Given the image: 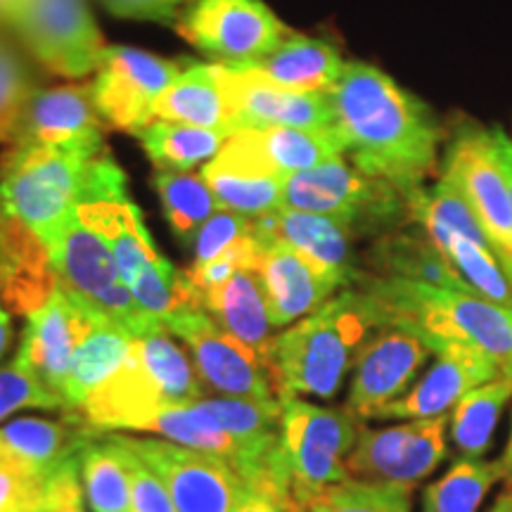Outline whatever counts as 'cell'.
Returning <instances> with one entry per match:
<instances>
[{
  "instance_id": "cell-27",
  "label": "cell",
  "mask_w": 512,
  "mask_h": 512,
  "mask_svg": "<svg viewBox=\"0 0 512 512\" xmlns=\"http://www.w3.org/2000/svg\"><path fill=\"white\" fill-rule=\"evenodd\" d=\"M155 119L176 121V124L200 126L235 136L242 124L223 93L214 74V64H190L181 76L166 88L155 107Z\"/></svg>"
},
{
  "instance_id": "cell-8",
  "label": "cell",
  "mask_w": 512,
  "mask_h": 512,
  "mask_svg": "<svg viewBox=\"0 0 512 512\" xmlns=\"http://www.w3.org/2000/svg\"><path fill=\"white\" fill-rule=\"evenodd\" d=\"M46 249L57 275V287L126 328L133 337L164 325L140 309L121 278L110 247L91 228L83 226L76 211Z\"/></svg>"
},
{
  "instance_id": "cell-50",
  "label": "cell",
  "mask_w": 512,
  "mask_h": 512,
  "mask_svg": "<svg viewBox=\"0 0 512 512\" xmlns=\"http://www.w3.org/2000/svg\"><path fill=\"white\" fill-rule=\"evenodd\" d=\"M503 157H505V174H508L510 197H512V140H510V138H505V145H503Z\"/></svg>"
},
{
  "instance_id": "cell-4",
  "label": "cell",
  "mask_w": 512,
  "mask_h": 512,
  "mask_svg": "<svg viewBox=\"0 0 512 512\" xmlns=\"http://www.w3.org/2000/svg\"><path fill=\"white\" fill-rule=\"evenodd\" d=\"M373 330L377 323L363 292L344 287L337 297L275 337L271 361L275 396L280 401L297 396L332 399Z\"/></svg>"
},
{
  "instance_id": "cell-3",
  "label": "cell",
  "mask_w": 512,
  "mask_h": 512,
  "mask_svg": "<svg viewBox=\"0 0 512 512\" xmlns=\"http://www.w3.org/2000/svg\"><path fill=\"white\" fill-rule=\"evenodd\" d=\"M76 216L110 247L140 309L157 320L183 309L178 271L157 252L138 204L128 195L124 171L107 150L88 166Z\"/></svg>"
},
{
  "instance_id": "cell-35",
  "label": "cell",
  "mask_w": 512,
  "mask_h": 512,
  "mask_svg": "<svg viewBox=\"0 0 512 512\" xmlns=\"http://www.w3.org/2000/svg\"><path fill=\"white\" fill-rule=\"evenodd\" d=\"M133 347H136L147 373L162 389L169 406H188V403L202 399L204 384L200 382L195 363L178 347L174 335L164 325L133 339Z\"/></svg>"
},
{
  "instance_id": "cell-41",
  "label": "cell",
  "mask_w": 512,
  "mask_h": 512,
  "mask_svg": "<svg viewBox=\"0 0 512 512\" xmlns=\"http://www.w3.org/2000/svg\"><path fill=\"white\" fill-rule=\"evenodd\" d=\"M29 408L64 411V401L38 380L22 358L15 356V361L0 366V420Z\"/></svg>"
},
{
  "instance_id": "cell-28",
  "label": "cell",
  "mask_w": 512,
  "mask_h": 512,
  "mask_svg": "<svg viewBox=\"0 0 512 512\" xmlns=\"http://www.w3.org/2000/svg\"><path fill=\"white\" fill-rule=\"evenodd\" d=\"M245 64L290 91L325 95L337 86L347 67L335 46L306 36L285 38L273 53Z\"/></svg>"
},
{
  "instance_id": "cell-48",
  "label": "cell",
  "mask_w": 512,
  "mask_h": 512,
  "mask_svg": "<svg viewBox=\"0 0 512 512\" xmlns=\"http://www.w3.org/2000/svg\"><path fill=\"white\" fill-rule=\"evenodd\" d=\"M10 344H12V316L8 306H5L3 299H0V358L8 354Z\"/></svg>"
},
{
  "instance_id": "cell-20",
  "label": "cell",
  "mask_w": 512,
  "mask_h": 512,
  "mask_svg": "<svg viewBox=\"0 0 512 512\" xmlns=\"http://www.w3.org/2000/svg\"><path fill=\"white\" fill-rule=\"evenodd\" d=\"M221 155L256 174L285 178L313 169L328 159L347 157V152L337 131L261 126L242 128L235 136H230Z\"/></svg>"
},
{
  "instance_id": "cell-51",
  "label": "cell",
  "mask_w": 512,
  "mask_h": 512,
  "mask_svg": "<svg viewBox=\"0 0 512 512\" xmlns=\"http://www.w3.org/2000/svg\"><path fill=\"white\" fill-rule=\"evenodd\" d=\"M501 463H503V470H505V479H508V482H512V432H510L508 446H505V451H503Z\"/></svg>"
},
{
  "instance_id": "cell-5",
  "label": "cell",
  "mask_w": 512,
  "mask_h": 512,
  "mask_svg": "<svg viewBox=\"0 0 512 512\" xmlns=\"http://www.w3.org/2000/svg\"><path fill=\"white\" fill-rule=\"evenodd\" d=\"M98 155L81 147L10 145L0 157V207L48 247L76 211L86 171Z\"/></svg>"
},
{
  "instance_id": "cell-46",
  "label": "cell",
  "mask_w": 512,
  "mask_h": 512,
  "mask_svg": "<svg viewBox=\"0 0 512 512\" xmlns=\"http://www.w3.org/2000/svg\"><path fill=\"white\" fill-rule=\"evenodd\" d=\"M114 17L138 22L176 24L183 0H100Z\"/></svg>"
},
{
  "instance_id": "cell-25",
  "label": "cell",
  "mask_w": 512,
  "mask_h": 512,
  "mask_svg": "<svg viewBox=\"0 0 512 512\" xmlns=\"http://www.w3.org/2000/svg\"><path fill=\"white\" fill-rule=\"evenodd\" d=\"M252 223L273 238L287 242L294 249L309 256L325 271L335 273L344 285L351 287L361 271L356 268L351 238L347 226L330 219V216L311 214V211L280 207L271 214L256 216Z\"/></svg>"
},
{
  "instance_id": "cell-17",
  "label": "cell",
  "mask_w": 512,
  "mask_h": 512,
  "mask_svg": "<svg viewBox=\"0 0 512 512\" xmlns=\"http://www.w3.org/2000/svg\"><path fill=\"white\" fill-rule=\"evenodd\" d=\"M102 318V313L57 287L41 309L27 316L17 358H22L38 380L62 399V384L76 351Z\"/></svg>"
},
{
  "instance_id": "cell-13",
  "label": "cell",
  "mask_w": 512,
  "mask_h": 512,
  "mask_svg": "<svg viewBox=\"0 0 512 512\" xmlns=\"http://www.w3.org/2000/svg\"><path fill=\"white\" fill-rule=\"evenodd\" d=\"M185 41L221 62H254L273 53L290 31L261 0H195L176 19Z\"/></svg>"
},
{
  "instance_id": "cell-1",
  "label": "cell",
  "mask_w": 512,
  "mask_h": 512,
  "mask_svg": "<svg viewBox=\"0 0 512 512\" xmlns=\"http://www.w3.org/2000/svg\"><path fill=\"white\" fill-rule=\"evenodd\" d=\"M328 98L337 136L358 171L403 195L422 188L444 138L430 105L366 62H347Z\"/></svg>"
},
{
  "instance_id": "cell-11",
  "label": "cell",
  "mask_w": 512,
  "mask_h": 512,
  "mask_svg": "<svg viewBox=\"0 0 512 512\" xmlns=\"http://www.w3.org/2000/svg\"><path fill=\"white\" fill-rule=\"evenodd\" d=\"M162 323L171 335L188 344L204 389L238 399H278L271 373L259 354L223 330L202 309H181L166 316Z\"/></svg>"
},
{
  "instance_id": "cell-12",
  "label": "cell",
  "mask_w": 512,
  "mask_h": 512,
  "mask_svg": "<svg viewBox=\"0 0 512 512\" xmlns=\"http://www.w3.org/2000/svg\"><path fill=\"white\" fill-rule=\"evenodd\" d=\"M162 479L181 512H230L245 484L233 463L216 453L174 441L136 439L110 432Z\"/></svg>"
},
{
  "instance_id": "cell-24",
  "label": "cell",
  "mask_w": 512,
  "mask_h": 512,
  "mask_svg": "<svg viewBox=\"0 0 512 512\" xmlns=\"http://www.w3.org/2000/svg\"><path fill=\"white\" fill-rule=\"evenodd\" d=\"M57 275L43 242L0 207V299L29 316L53 297Z\"/></svg>"
},
{
  "instance_id": "cell-18",
  "label": "cell",
  "mask_w": 512,
  "mask_h": 512,
  "mask_svg": "<svg viewBox=\"0 0 512 512\" xmlns=\"http://www.w3.org/2000/svg\"><path fill=\"white\" fill-rule=\"evenodd\" d=\"M252 233L259 242V266L256 268L264 280L273 328L297 323L320 309L337 290L347 287L335 273L325 271L299 249L264 233L254 223Z\"/></svg>"
},
{
  "instance_id": "cell-38",
  "label": "cell",
  "mask_w": 512,
  "mask_h": 512,
  "mask_svg": "<svg viewBox=\"0 0 512 512\" xmlns=\"http://www.w3.org/2000/svg\"><path fill=\"white\" fill-rule=\"evenodd\" d=\"M498 479H505L501 460L460 458L451 470L422 494V512H477Z\"/></svg>"
},
{
  "instance_id": "cell-14",
  "label": "cell",
  "mask_w": 512,
  "mask_h": 512,
  "mask_svg": "<svg viewBox=\"0 0 512 512\" xmlns=\"http://www.w3.org/2000/svg\"><path fill=\"white\" fill-rule=\"evenodd\" d=\"M178 62L128 46H105L95 69L91 98L107 124L138 131L155 121V107L166 88L181 76Z\"/></svg>"
},
{
  "instance_id": "cell-39",
  "label": "cell",
  "mask_w": 512,
  "mask_h": 512,
  "mask_svg": "<svg viewBox=\"0 0 512 512\" xmlns=\"http://www.w3.org/2000/svg\"><path fill=\"white\" fill-rule=\"evenodd\" d=\"M408 486L370 479H347L332 486L309 512H411Z\"/></svg>"
},
{
  "instance_id": "cell-45",
  "label": "cell",
  "mask_w": 512,
  "mask_h": 512,
  "mask_svg": "<svg viewBox=\"0 0 512 512\" xmlns=\"http://www.w3.org/2000/svg\"><path fill=\"white\" fill-rule=\"evenodd\" d=\"M79 458L69 460L48 477L43 491V512H86L83 505Z\"/></svg>"
},
{
  "instance_id": "cell-9",
  "label": "cell",
  "mask_w": 512,
  "mask_h": 512,
  "mask_svg": "<svg viewBox=\"0 0 512 512\" xmlns=\"http://www.w3.org/2000/svg\"><path fill=\"white\" fill-rule=\"evenodd\" d=\"M505 131L470 124L446 147L441 176L458 185L512 280V197L505 174Z\"/></svg>"
},
{
  "instance_id": "cell-6",
  "label": "cell",
  "mask_w": 512,
  "mask_h": 512,
  "mask_svg": "<svg viewBox=\"0 0 512 512\" xmlns=\"http://www.w3.org/2000/svg\"><path fill=\"white\" fill-rule=\"evenodd\" d=\"M354 415L347 408H320L302 399L283 401V441L287 475H290V512H309L332 486L347 482V458L356 446Z\"/></svg>"
},
{
  "instance_id": "cell-15",
  "label": "cell",
  "mask_w": 512,
  "mask_h": 512,
  "mask_svg": "<svg viewBox=\"0 0 512 512\" xmlns=\"http://www.w3.org/2000/svg\"><path fill=\"white\" fill-rule=\"evenodd\" d=\"M446 427L448 415L411 420L387 430L361 427L356 446L347 456L349 472L370 482L413 489L446 458Z\"/></svg>"
},
{
  "instance_id": "cell-37",
  "label": "cell",
  "mask_w": 512,
  "mask_h": 512,
  "mask_svg": "<svg viewBox=\"0 0 512 512\" xmlns=\"http://www.w3.org/2000/svg\"><path fill=\"white\" fill-rule=\"evenodd\" d=\"M512 399V373H501L465 394L451 420V437L465 458H482L491 446L505 403Z\"/></svg>"
},
{
  "instance_id": "cell-43",
  "label": "cell",
  "mask_w": 512,
  "mask_h": 512,
  "mask_svg": "<svg viewBox=\"0 0 512 512\" xmlns=\"http://www.w3.org/2000/svg\"><path fill=\"white\" fill-rule=\"evenodd\" d=\"M252 235V219L235 214L230 209H219L192 240V266L209 264L219 256L233 252Z\"/></svg>"
},
{
  "instance_id": "cell-40",
  "label": "cell",
  "mask_w": 512,
  "mask_h": 512,
  "mask_svg": "<svg viewBox=\"0 0 512 512\" xmlns=\"http://www.w3.org/2000/svg\"><path fill=\"white\" fill-rule=\"evenodd\" d=\"M36 88L29 64L0 34V145H10L17 121Z\"/></svg>"
},
{
  "instance_id": "cell-33",
  "label": "cell",
  "mask_w": 512,
  "mask_h": 512,
  "mask_svg": "<svg viewBox=\"0 0 512 512\" xmlns=\"http://www.w3.org/2000/svg\"><path fill=\"white\" fill-rule=\"evenodd\" d=\"M223 209L256 219L283 207V178L256 174L221 152L204 164L200 174Z\"/></svg>"
},
{
  "instance_id": "cell-16",
  "label": "cell",
  "mask_w": 512,
  "mask_h": 512,
  "mask_svg": "<svg viewBox=\"0 0 512 512\" xmlns=\"http://www.w3.org/2000/svg\"><path fill=\"white\" fill-rule=\"evenodd\" d=\"M214 74L242 128L292 126L335 131L332 102L325 93L290 91L268 81L245 62H219L214 64Z\"/></svg>"
},
{
  "instance_id": "cell-23",
  "label": "cell",
  "mask_w": 512,
  "mask_h": 512,
  "mask_svg": "<svg viewBox=\"0 0 512 512\" xmlns=\"http://www.w3.org/2000/svg\"><path fill=\"white\" fill-rule=\"evenodd\" d=\"M195 304L197 309L214 318L223 330L256 351L271 373L275 337L259 268L240 266L223 283L197 292Z\"/></svg>"
},
{
  "instance_id": "cell-30",
  "label": "cell",
  "mask_w": 512,
  "mask_h": 512,
  "mask_svg": "<svg viewBox=\"0 0 512 512\" xmlns=\"http://www.w3.org/2000/svg\"><path fill=\"white\" fill-rule=\"evenodd\" d=\"M131 332L112 320L102 318L81 349L76 351L72 368H69L67 380L62 384L64 413L79 411L86 396L98 389L102 382L117 370L133 344Z\"/></svg>"
},
{
  "instance_id": "cell-42",
  "label": "cell",
  "mask_w": 512,
  "mask_h": 512,
  "mask_svg": "<svg viewBox=\"0 0 512 512\" xmlns=\"http://www.w3.org/2000/svg\"><path fill=\"white\" fill-rule=\"evenodd\" d=\"M43 479L0 444V512H43Z\"/></svg>"
},
{
  "instance_id": "cell-32",
  "label": "cell",
  "mask_w": 512,
  "mask_h": 512,
  "mask_svg": "<svg viewBox=\"0 0 512 512\" xmlns=\"http://www.w3.org/2000/svg\"><path fill=\"white\" fill-rule=\"evenodd\" d=\"M133 136L140 140L150 162L164 171H190L200 164H209L228 140L219 131L162 119L138 128Z\"/></svg>"
},
{
  "instance_id": "cell-34",
  "label": "cell",
  "mask_w": 512,
  "mask_h": 512,
  "mask_svg": "<svg viewBox=\"0 0 512 512\" xmlns=\"http://www.w3.org/2000/svg\"><path fill=\"white\" fill-rule=\"evenodd\" d=\"M79 472L93 512H133L126 453L107 432L91 439L79 456Z\"/></svg>"
},
{
  "instance_id": "cell-47",
  "label": "cell",
  "mask_w": 512,
  "mask_h": 512,
  "mask_svg": "<svg viewBox=\"0 0 512 512\" xmlns=\"http://www.w3.org/2000/svg\"><path fill=\"white\" fill-rule=\"evenodd\" d=\"M230 512H283V508H280L278 501H275L271 494H266L264 489L245 482L238 494V501H235Z\"/></svg>"
},
{
  "instance_id": "cell-21",
  "label": "cell",
  "mask_w": 512,
  "mask_h": 512,
  "mask_svg": "<svg viewBox=\"0 0 512 512\" xmlns=\"http://www.w3.org/2000/svg\"><path fill=\"white\" fill-rule=\"evenodd\" d=\"M98 117L88 86L36 88L17 121L10 145L81 147L102 152L105 140Z\"/></svg>"
},
{
  "instance_id": "cell-49",
  "label": "cell",
  "mask_w": 512,
  "mask_h": 512,
  "mask_svg": "<svg viewBox=\"0 0 512 512\" xmlns=\"http://www.w3.org/2000/svg\"><path fill=\"white\" fill-rule=\"evenodd\" d=\"M489 512H512V491H505V494L498 496Z\"/></svg>"
},
{
  "instance_id": "cell-31",
  "label": "cell",
  "mask_w": 512,
  "mask_h": 512,
  "mask_svg": "<svg viewBox=\"0 0 512 512\" xmlns=\"http://www.w3.org/2000/svg\"><path fill=\"white\" fill-rule=\"evenodd\" d=\"M373 268L384 278H403L451 290H467L434 242L411 233H389L373 249ZM470 292V290H467Z\"/></svg>"
},
{
  "instance_id": "cell-10",
  "label": "cell",
  "mask_w": 512,
  "mask_h": 512,
  "mask_svg": "<svg viewBox=\"0 0 512 512\" xmlns=\"http://www.w3.org/2000/svg\"><path fill=\"white\" fill-rule=\"evenodd\" d=\"M0 17L48 72L81 79L105 50L86 0H0Z\"/></svg>"
},
{
  "instance_id": "cell-36",
  "label": "cell",
  "mask_w": 512,
  "mask_h": 512,
  "mask_svg": "<svg viewBox=\"0 0 512 512\" xmlns=\"http://www.w3.org/2000/svg\"><path fill=\"white\" fill-rule=\"evenodd\" d=\"M164 216L169 221L171 233L183 247H190L197 230L207 223L216 211L223 209L216 195L202 176L190 171H164L157 169L152 176Z\"/></svg>"
},
{
  "instance_id": "cell-26",
  "label": "cell",
  "mask_w": 512,
  "mask_h": 512,
  "mask_svg": "<svg viewBox=\"0 0 512 512\" xmlns=\"http://www.w3.org/2000/svg\"><path fill=\"white\" fill-rule=\"evenodd\" d=\"M79 411H67L60 420L19 418L0 427V444L27 463L48 482V477L69 460L79 458L91 439L98 437Z\"/></svg>"
},
{
  "instance_id": "cell-44",
  "label": "cell",
  "mask_w": 512,
  "mask_h": 512,
  "mask_svg": "<svg viewBox=\"0 0 512 512\" xmlns=\"http://www.w3.org/2000/svg\"><path fill=\"white\" fill-rule=\"evenodd\" d=\"M110 434V432H107ZM112 437V434H110ZM114 439V437H112ZM117 441V439H114ZM119 444V441H117ZM121 446V444H119ZM126 463H128V472H131V503H133V512H181L178 505L171 498L169 489H166L162 479H159L155 472L147 467L143 460H140L136 453L128 451L126 446Z\"/></svg>"
},
{
  "instance_id": "cell-2",
  "label": "cell",
  "mask_w": 512,
  "mask_h": 512,
  "mask_svg": "<svg viewBox=\"0 0 512 512\" xmlns=\"http://www.w3.org/2000/svg\"><path fill=\"white\" fill-rule=\"evenodd\" d=\"M358 287L373 311L377 330L413 332L427 347L460 344L484 351L512 373V309L489 302L475 292L451 290L403 278L361 273Z\"/></svg>"
},
{
  "instance_id": "cell-29",
  "label": "cell",
  "mask_w": 512,
  "mask_h": 512,
  "mask_svg": "<svg viewBox=\"0 0 512 512\" xmlns=\"http://www.w3.org/2000/svg\"><path fill=\"white\" fill-rule=\"evenodd\" d=\"M420 228L434 242V247L444 254L453 271L460 275L467 290L512 309V280L489 247L456 233V230L434 226V223H425Z\"/></svg>"
},
{
  "instance_id": "cell-22",
  "label": "cell",
  "mask_w": 512,
  "mask_h": 512,
  "mask_svg": "<svg viewBox=\"0 0 512 512\" xmlns=\"http://www.w3.org/2000/svg\"><path fill=\"white\" fill-rule=\"evenodd\" d=\"M439 361L434 363L422 380L408 394L384 406L377 413V420L387 418H437L458 406L465 394L482 387L503 373L501 366L484 351L460 347V344H444L434 349Z\"/></svg>"
},
{
  "instance_id": "cell-19",
  "label": "cell",
  "mask_w": 512,
  "mask_h": 512,
  "mask_svg": "<svg viewBox=\"0 0 512 512\" xmlns=\"http://www.w3.org/2000/svg\"><path fill=\"white\" fill-rule=\"evenodd\" d=\"M432 349L413 332L384 328L368 337L354 363L347 411L358 420L377 418L384 406L401 399Z\"/></svg>"
},
{
  "instance_id": "cell-7",
  "label": "cell",
  "mask_w": 512,
  "mask_h": 512,
  "mask_svg": "<svg viewBox=\"0 0 512 512\" xmlns=\"http://www.w3.org/2000/svg\"><path fill=\"white\" fill-rule=\"evenodd\" d=\"M283 207L330 216L349 228L351 235L392 230L408 216V202L394 185L358 171L347 157L283 178Z\"/></svg>"
}]
</instances>
